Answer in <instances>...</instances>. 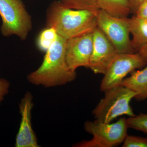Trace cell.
I'll list each match as a JSON object with an SVG mask.
<instances>
[{
  "label": "cell",
  "instance_id": "cell-12",
  "mask_svg": "<svg viewBox=\"0 0 147 147\" xmlns=\"http://www.w3.org/2000/svg\"><path fill=\"white\" fill-rule=\"evenodd\" d=\"M129 30L132 36L131 47L138 52L147 43V19L136 16L129 18Z\"/></svg>",
  "mask_w": 147,
  "mask_h": 147
},
{
  "label": "cell",
  "instance_id": "cell-17",
  "mask_svg": "<svg viewBox=\"0 0 147 147\" xmlns=\"http://www.w3.org/2000/svg\"><path fill=\"white\" fill-rule=\"evenodd\" d=\"M123 147H147V138L127 135Z\"/></svg>",
  "mask_w": 147,
  "mask_h": 147
},
{
  "label": "cell",
  "instance_id": "cell-1",
  "mask_svg": "<svg viewBox=\"0 0 147 147\" xmlns=\"http://www.w3.org/2000/svg\"><path fill=\"white\" fill-rule=\"evenodd\" d=\"M98 12L71 9L59 1H54L46 11V28H53L58 35L67 40L92 32L97 27Z\"/></svg>",
  "mask_w": 147,
  "mask_h": 147
},
{
  "label": "cell",
  "instance_id": "cell-4",
  "mask_svg": "<svg viewBox=\"0 0 147 147\" xmlns=\"http://www.w3.org/2000/svg\"><path fill=\"white\" fill-rule=\"evenodd\" d=\"M1 32L3 36L15 35L26 39L32 28L31 16L21 0H0Z\"/></svg>",
  "mask_w": 147,
  "mask_h": 147
},
{
  "label": "cell",
  "instance_id": "cell-16",
  "mask_svg": "<svg viewBox=\"0 0 147 147\" xmlns=\"http://www.w3.org/2000/svg\"><path fill=\"white\" fill-rule=\"evenodd\" d=\"M128 128L147 133V114L140 113L138 115L127 119Z\"/></svg>",
  "mask_w": 147,
  "mask_h": 147
},
{
  "label": "cell",
  "instance_id": "cell-14",
  "mask_svg": "<svg viewBox=\"0 0 147 147\" xmlns=\"http://www.w3.org/2000/svg\"><path fill=\"white\" fill-rule=\"evenodd\" d=\"M58 35L56 30L52 28H46L38 35L36 45L38 50L46 52L55 42Z\"/></svg>",
  "mask_w": 147,
  "mask_h": 147
},
{
  "label": "cell",
  "instance_id": "cell-6",
  "mask_svg": "<svg viewBox=\"0 0 147 147\" xmlns=\"http://www.w3.org/2000/svg\"><path fill=\"white\" fill-rule=\"evenodd\" d=\"M146 64L138 53H118L104 74L100 90L104 92L119 86L128 74Z\"/></svg>",
  "mask_w": 147,
  "mask_h": 147
},
{
  "label": "cell",
  "instance_id": "cell-13",
  "mask_svg": "<svg viewBox=\"0 0 147 147\" xmlns=\"http://www.w3.org/2000/svg\"><path fill=\"white\" fill-rule=\"evenodd\" d=\"M99 9L114 16L127 17L131 13L128 0H96Z\"/></svg>",
  "mask_w": 147,
  "mask_h": 147
},
{
  "label": "cell",
  "instance_id": "cell-19",
  "mask_svg": "<svg viewBox=\"0 0 147 147\" xmlns=\"http://www.w3.org/2000/svg\"><path fill=\"white\" fill-rule=\"evenodd\" d=\"M75 147H103L102 144L96 139L93 137L92 139L87 141H82L76 144Z\"/></svg>",
  "mask_w": 147,
  "mask_h": 147
},
{
  "label": "cell",
  "instance_id": "cell-20",
  "mask_svg": "<svg viewBox=\"0 0 147 147\" xmlns=\"http://www.w3.org/2000/svg\"><path fill=\"white\" fill-rule=\"evenodd\" d=\"M135 14L138 17L147 19V1L139 6Z\"/></svg>",
  "mask_w": 147,
  "mask_h": 147
},
{
  "label": "cell",
  "instance_id": "cell-23",
  "mask_svg": "<svg viewBox=\"0 0 147 147\" xmlns=\"http://www.w3.org/2000/svg\"></svg>",
  "mask_w": 147,
  "mask_h": 147
},
{
  "label": "cell",
  "instance_id": "cell-5",
  "mask_svg": "<svg viewBox=\"0 0 147 147\" xmlns=\"http://www.w3.org/2000/svg\"><path fill=\"white\" fill-rule=\"evenodd\" d=\"M97 27L115 46L118 53H135L129 38V18L113 16L99 9Z\"/></svg>",
  "mask_w": 147,
  "mask_h": 147
},
{
  "label": "cell",
  "instance_id": "cell-10",
  "mask_svg": "<svg viewBox=\"0 0 147 147\" xmlns=\"http://www.w3.org/2000/svg\"><path fill=\"white\" fill-rule=\"evenodd\" d=\"M33 107L32 95L30 92H27L19 105L21 118L20 127L16 134L15 147H40L36 135L32 127V111Z\"/></svg>",
  "mask_w": 147,
  "mask_h": 147
},
{
  "label": "cell",
  "instance_id": "cell-11",
  "mask_svg": "<svg viewBox=\"0 0 147 147\" xmlns=\"http://www.w3.org/2000/svg\"><path fill=\"white\" fill-rule=\"evenodd\" d=\"M120 85L136 92L135 98L138 101L147 99V67L134 71L131 76L124 79Z\"/></svg>",
  "mask_w": 147,
  "mask_h": 147
},
{
  "label": "cell",
  "instance_id": "cell-8",
  "mask_svg": "<svg viewBox=\"0 0 147 147\" xmlns=\"http://www.w3.org/2000/svg\"><path fill=\"white\" fill-rule=\"evenodd\" d=\"M92 50L89 68L96 74L104 75L118 54L115 47L96 27L92 32Z\"/></svg>",
  "mask_w": 147,
  "mask_h": 147
},
{
  "label": "cell",
  "instance_id": "cell-2",
  "mask_svg": "<svg viewBox=\"0 0 147 147\" xmlns=\"http://www.w3.org/2000/svg\"><path fill=\"white\" fill-rule=\"evenodd\" d=\"M66 41L58 35L54 44L45 52L40 66L28 75L30 83L51 88L65 85L76 79V71L69 69L66 59Z\"/></svg>",
  "mask_w": 147,
  "mask_h": 147
},
{
  "label": "cell",
  "instance_id": "cell-21",
  "mask_svg": "<svg viewBox=\"0 0 147 147\" xmlns=\"http://www.w3.org/2000/svg\"><path fill=\"white\" fill-rule=\"evenodd\" d=\"M147 0H128L131 13H135L139 6Z\"/></svg>",
  "mask_w": 147,
  "mask_h": 147
},
{
  "label": "cell",
  "instance_id": "cell-7",
  "mask_svg": "<svg viewBox=\"0 0 147 147\" xmlns=\"http://www.w3.org/2000/svg\"><path fill=\"white\" fill-rule=\"evenodd\" d=\"M87 133L102 144L103 147H113L120 144L127 135V119L121 118L114 123H105L95 120L84 123Z\"/></svg>",
  "mask_w": 147,
  "mask_h": 147
},
{
  "label": "cell",
  "instance_id": "cell-3",
  "mask_svg": "<svg viewBox=\"0 0 147 147\" xmlns=\"http://www.w3.org/2000/svg\"><path fill=\"white\" fill-rule=\"evenodd\" d=\"M102 98L92 114L96 120L109 123L120 116L136 115L130 105L137 94L122 85L105 90Z\"/></svg>",
  "mask_w": 147,
  "mask_h": 147
},
{
  "label": "cell",
  "instance_id": "cell-22",
  "mask_svg": "<svg viewBox=\"0 0 147 147\" xmlns=\"http://www.w3.org/2000/svg\"><path fill=\"white\" fill-rule=\"evenodd\" d=\"M137 53L147 63V43L142 47Z\"/></svg>",
  "mask_w": 147,
  "mask_h": 147
},
{
  "label": "cell",
  "instance_id": "cell-15",
  "mask_svg": "<svg viewBox=\"0 0 147 147\" xmlns=\"http://www.w3.org/2000/svg\"><path fill=\"white\" fill-rule=\"evenodd\" d=\"M67 8L77 10H87L98 12L99 10L96 0H59Z\"/></svg>",
  "mask_w": 147,
  "mask_h": 147
},
{
  "label": "cell",
  "instance_id": "cell-9",
  "mask_svg": "<svg viewBox=\"0 0 147 147\" xmlns=\"http://www.w3.org/2000/svg\"><path fill=\"white\" fill-rule=\"evenodd\" d=\"M92 32L67 40L65 57L69 67L76 71L80 67L89 68L92 50Z\"/></svg>",
  "mask_w": 147,
  "mask_h": 147
},
{
  "label": "cell",
  "instance_id": "cell-18",
  "mask_svg": "<svg viewBox=\"0 0 147 147\" xmlns=\"http://www.w3.org/2000/svg\"><path fill=\"white\" fill-rule=\"evenodd\" d=\"M10 83L5 79H0V105L4 99L5 96L8 93Z\"/></svg>",
  "mask_w": 147,
  "mask_h": 147
}]
</instances>
